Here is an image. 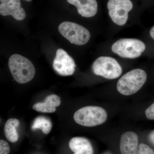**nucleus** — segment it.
I'll use <instances>...</instances> for the list:
<instances>
[{
  "label": "nucleus",
  "instance_id": "16",
  "mask_svg": "<svg viewBox=\"0 0 154 154\" xmlns=\"http://www.w3.org/2000/svg\"><path fill=\"white\" fill-rule=\"evenodd\" d=\"M139 154H154V150L147 145L142 143L139 146Z\"/></svg>",
  "mask_w": 154,
  "mask_h": 154
},
{
  "label": "nucleus",
  "instance_id": "7",
  "mask_svg": "<svg viewBox=\"0 0 154 154\" xmlns=\"http://www.w3.org/2000/svg\"><path fill=\"white\" fill-rule=\"evenodd\" d=\"M130 0H109L107 4L108 14L116 25L123 26L128 19V13L133 8Z\"/></svg>",
  "mask_w": 154,
  "mask_h": 154
},
{
  "label": "nucleus",
  "instance_id": "12",
  "mask_svg": "<svg viewBox=\"0 0 154 154\" xmlns=\"http://www.w3.org/2000/svg\"><path fill=\"white\" fill-rule=\"evenodd\" d=\"M69 146L73 154H94L92 145L86 138H72L69 143Z\"/></svg>",
  "mask_w": 154,
  "mask_h": 154
},
{
  "label": "nucleus",
  "instance_id": "20",
  "mask_svg": "<svg viewBox=\"0 0 154 154\" xmlns=\"http://www.w3.org/2000/svg\"><path fill=\"white\" fill-rule=\"evenodd\" d=\"M149 35L151 38L154 40V25L152 27L149 31Z\"/></svg>",
  "mask_w": 154,
  "mask_h": 154
},
{
  "label": "nucleus",
  "instance_id": "1",
  "mask_svg": "<svg viewBox=\"0 0 154 154\" xmlns=\"http://www.w3.org/2000/svg\"><path fill=\"white\" fill-rule=\"evenodd\" d=\"M10 71L15 81L24 84L33 79L36 69L33 64L27 58L18 54L11 56L9 60Z\"/></svg>",
  "mask_w": 154,
  "mask_h": 154
},
{
  "label": "nucleus",
  "instance_id": "18",
  "mask_svg": "<svg viewBox=\"0 0 154 154\" xmlns=\"http://www.w3.org/2000/svg\"><path fill=\"white\" fill-rule=\"evenodd\" d=\"M145 115L149 120H154V102L146 109Z\"/></svg>",
  "mask_w": 154,
  "mask_h": 154
},
{
  "label": "nucleus",
  "instance_id": "11",
  "mask_svg": "<svg viewBox=\"0 0 154 154\" xmlns=\"http://www.w3.org/2000/svg\"><path fill=\"white\" fill-rule=\"evenodd\" d=\"M67 2L75 6L78 13L82 17L90 18L97 13L98 4L96 0H67Z\"/></svg>",
  "mask_w": 154,
  "mask_h": 154
},
{
  "label": "nucleus",
  "instance_id": "23",
  "mask_svg": "<svg viewBox=\"0 0 154 154\" xmlns=\"http://www.w3.org/2000/svg\"><path fill=\"white\" fill-rule=\"evenodd\" d=\"M25 1H27V2H30V1H32V0H25Z\"/></svg>",
  "mask_w": 154,
  "mask_h": 154
},
{
  "label": "nucleus",
  "instance_id": "17",
  "mask_svg": "<svg viewBox=\"0 0 154 154\" xmlns=\"http://www.w3.org/2000/svg\"><path fill=\"white\" fill-rule=\"evenodd\" d=\"M10 146L6 141L0 140V154H9L10 152Z\"/></svg>",
  "mask_w": 154,
  "mask_h": 154
},
{
  "label": "nucleus",
  "instance_id": "15",
  "mask_svg": "<svg viewBox=\"0 0 154 154\" xmlns=\"http://www.w3.org/2000/svg\"><path fill=\"white\" fill-rule=\"evenodd\" d=\"M52 128V123L49 119L40 116L36 117L33 122L32 126V129H40L45 134H48Z\"/></svg>",
  "mask_w": 154,
  "mask_h": 154
},
{
  "label": "nucleus",
  "instance_id": "2",
  "mask_svg": "<svg viewBox=\"0 0 154 154\" xmlns=\"http://www.w3.org/2000/svg\"><path fill=\"white\" fill-rule=\"evenodd\" d=\"M147 79L146 73L140 69L128 72L118 80L117 91L124 96H130L137 92L142 88Z\"/></svg>",
  "mask_w": 154,
  "mask_h": 154
},
{
  "label": "nucleus",
  "instance_id": "13",
  "mask_svg": "<svg viewBox=\"0 0 154 154\" xmlns=\"http://www.w3.org/2000/svg\"><path fill=\"white\" fill-rule=\"evenodd\" d=\"M60 98L56 95L48 96L43 102H40L33 105V110L42 113H52L55 112L56 107L60 105Z\"/></svg>",
  "mask_w": 154,
  "mask_h": 154
},
{
  "label": "nucleus",
  "instance_id": "4",
  "mask_svg": "<svg viewBox=\"0 0 154 154\" xmlns=\"http://www.w3.org/2000/svg\"><path fill=\"white\" fill-rule=\"evenodd\" d=\"M144 42L134 38H122L112 45V51L122 57L133 59L140 57L145 50Z\"/></svg>",
  "mask_w": 154,
  "mask_h": 154
},
{
  "label": "nucleus",
  "instance_id": "5",
  "mask_svg": "<svg viewBox=\"0 0 154 154\" xmlns=\"http://www.w3.org/2000/svg\"><path fill=\"white\" fill-rule=\"evenodd\" d=\"M60 34L72 44L82 45L86 44L91 38L90 32L76 23L64 22L58 27Z\"/></svg>",
  "mask_w": 154,
  "mask_h": 154
},
{
  "label": "nucleus",
  "instance_id": "19",
  "mask_svg": "<svg viewBox=\"0 0 154 154\" xmlns=\"http://www.w3.org/2000/svg\"><path fill=\"white\" fill-rule=\"evenodd\" d=\"M148 138L149 140L151 143L154 146V130L152 131L149 134Z\"/></svg>",
  "mask_w": 154,
  "mask_h": 154
},
{
  "label": "nucleus",
  "instance_id": "21",
  "mask_svg": "<svg viewBox=\"0 0 154 154\" xmlns=\"http://www.w3.org/2000/svg\"><path fill=\"white\" fill-rule=\"evenodd\" d=\"M11 1V0H0V2L1 3L7 2H9V1Z\"/></svg>",
  "mask_w": 154,
  "mask_h": 154
},
{
  "label": "nucleus",
  "instance_id": "9",
  "mask_svg": "<svg viewBox=\"0 0 154 154\" xmlns=\"http://www.w3.org/2000/svg\"><path fill=\"white\" fill-rule=\"evenodd\" d=\"M138 137L135 133L127 131L121 137L119 148L121 154H139Z\"/></svg>",
  "mask_w": 154,
  "mask_h": 154
},
{
  "label": "nucleus",
  "instance_id": "3",
  "mask_svg": "<svg viewBox=\"0 0 154 154\" xmlns=\"http://www.w3.org/2000/svg\"><path fill=\"white\" fill-rule=\"evenodd\" d=\"M106 110L99 106H89L83 107L76 111L74 119L77 124L85 127L100 125L107 120Z\"/></svg>",
  "mask_w": 154,
  "mask_h": 154
},
{
  "label": "nucleus",
  "instance_id": "22",
  "mask_svg": "<svg viewBox=\"0 0 154 154\" xmlns=\"http://www.w3.org/2000/svg\"><path fill=\"white\" fill-rule=\"evenodd\" d=\"M104 154H110V153L109 152H105Z\"/></svg>",
  "mask_w": 154,
  "mask_h": 154
},
{
  "label": "nucleus",
  "instance_id": "8",
  "mask_svg": "<svg viewBox=\"0 0 154 154\" xmlns=\"http://www.w3.org/2000/svg\"><path fill=\"white\" fill-rule=\"evenodd\" d=\"M75 66L74 60L65 51L61 48L57 50L53 67L57 74L63 76L72 75L74 73Z\"/></svg>",
  "mask_w": 154,
  "mask_h": 154
},
{
  "label": "nucleus",
  "instance_id": "6",
  "mask_svg": "<svg viewBox=\"0 0 154 154\" xmlns=\"http://www.w3.org/2000/svg\"><path fill=\"white\" fill-rule=\"evenodd\" d=\"M92 70L95 75L108 79H117L122 73V69L118 62L109 57L98 58L93 64Z\"/></svg>",
  "mask_w": 154,
  "mask_h": 154
},
{
  "label": "nucleus",
  "instance_id": "10",
  "mask_svg": "<svg viewBox=\"0 0 154 154\" xmlns=\"http://www.w3.org/2000/svg\"><path fill=\"white\" fill-rule=\"evenodd\" d=\"M0 14L2 16H12L17 21H22L26 17V13L21 7L20 0H11L0 5Z\"/></svg>",
  "mask_w": 154,
  "mask_h": 154
},
{
  "label": "nucleus",
  "instance_id": "14",
  "mask_svg": "<svg viewBox=\"0 0 154 154\" xmlns=\"http://www.w3.org/2000/svg\"><path fill=\"white\" fill-rule=\"evenodd\" d=\"M19 122L17 119H10L5 126V133L7 139L11 143H15L19 139L16 128L19 126Z\"/></svg>",
  "mask_w": 154,
  "mask_h": 154
}]
</instances>
